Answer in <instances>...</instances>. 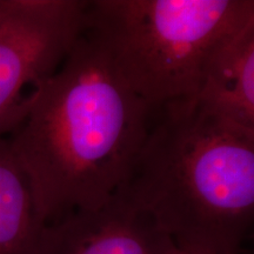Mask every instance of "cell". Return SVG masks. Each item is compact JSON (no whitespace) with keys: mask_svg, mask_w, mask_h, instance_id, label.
<instances>
[{"mask_svg":"<svg viewBox=\"0 0 254 254\" xmlns=\"http://www.w3.org/2000/svg\"><path fill=\"white\" fill-rule=\"evenodd\" d=\"M44 227L27 178L0 138V254H38Z\"/></svg>","mask_w":254,"mask_h":254,"instance_id":"52a82bcc","label":"cell"},{"mask_svg":"<svg viewBox=\"0 0 254 254\" xmlns=\"http://www.w3.org/2000/svg\"><path fill=\"white\" fill-rule=\"evenodd\" d=\"M174 254H190V253L183 252V251H180V250H178V249H176V252H174Z\"/></svg>","mask_w":254,"mask_h":254,"instance_id":"ba28073f","label":"cell"},{"mask_svg":"<svg viewBox=\"0 0 254 254\" xmlns=\"http://www.w3.org/2000/svg\"><path fill=\"white\" fill-rule=\"evenodd\" d=\"M118 193L190 254H239L254 236V134L199 98L153 112Z\"/></svg>","mask_w":254,"mask_h":254,"instance_id":"7a4b0ae2","label":"cell"},{"mask_svg":"<svg viewBox=\"0 0 254 254\" xmlns=\"http://www.w3.org/2000/svg\"><path fill=\"white\" fill-rule=\"evenodd\" d=\"M85 0H0V138L32 90L49 78L84 31Z\"/></svg>","mask_w":254,"mask_h":254,"instance_id":"277c9868","label":"cell"},{"mask_svg":"<svg viewBox=\"0 0 254 254\" xmlns=\"http://www.w3.org/2000/svg\"><path fill=\"white\" fill-rule=\"evenodd\" d=\"M176 249L147 212L117 193L100 207L46 225L38 254H174Z\"/></svg>","mask_w":254,"mask_h":254,"instance_id":"5b68a950","label":"cell"},{"mask_svg":"<svg viewBox=\"0 0 254 254\" xmlns=\"http://www.w3.org/2000/svg\"><path fill=\"white\" fill-rule=\"evenodd\" d=\"M199 99L254 134V14L219 55Z\"/></svg>","mask_w":254,"mask_h":254,"instance_id":"8992f818","label":"cell"},{"mask_svg":"<svg viewBox=\"0 0 254 254\" xmlns=\"http://www.w3.org/2000/svg\"><path fill=\"white\" fill-rule=\"evenodd\" d=\"M254 0H93L84 31L153 111L201 94Z\"/></svg>","mask_w":254,"mask_h":254,"instance_id":"3957f363","label":"cell"},{"mask_svg":"<svg viewBox=\"0 0 254 254\" xmlns=\"http://www.w3.org/2000/svg\"><path fill=\"white\" fill-rule=\"evenodd\" d=\"M153 112L82 31L59 67L28 94L6 140L44 226L100 207L122 190Z\"/></svg>","mask_w":254,"mask_h":254,"instance_id":"6da1fadb","label":"cell"}]
</instances>
